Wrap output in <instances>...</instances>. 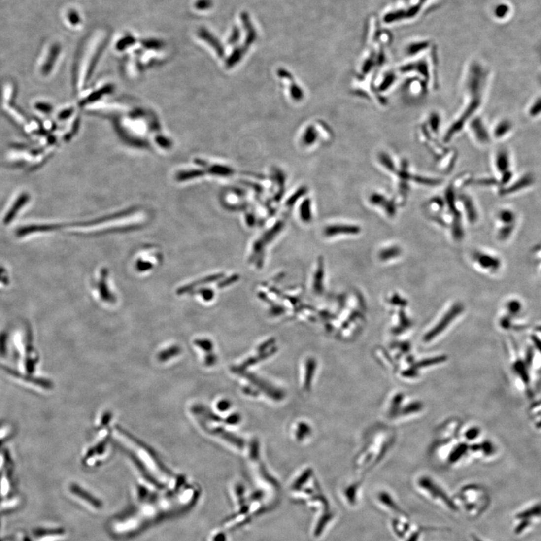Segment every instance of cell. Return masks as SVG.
<instances>
[{
    "label": "cell",
    "instance_id": "obj_1",
    "mask_svg": "<svg viewBox=\"0 0 541 541\" xmlns=\"http://www.w3.org/2000/svg\"><path fill=\"white\" fill-rule=\"evenodd\" d=\"M475 67H476L470 71V74L469 73L467 78H465L466 102L465 104V110L462 112V116L456 119L452 125V128L449 129L446 133V139L450 140L451 137L459 133V130L462 127H465V125L467 124L469 119L472 118L473 115H476V113L482 108L486 101L490 82V75L489 71L484 69L483 67L479 66Z\"/></svg>",
    "mask_w": 541,
    "mask_h": 541
},
{
    "label": "cell",
    "instance_id": "obj_2",
    "mask_svg": "<svg viewBox=\"0 0 541 541\" xmlns=\"http://www.w3.org/2000/svg\"><path fill=\"white\" fill-rule=\"evenodd\" d=\"M186 504V498L177 497L167 499L146 505L127 519L115 522L112 525V530L117 535H126L138 530L149 521L165 513H169L180 509Z\"/></svg>",
    "mask_w": 541,
    "mask_h": 541
},
{
    "label": "cell",
    "instance_id": "obj_3",
    "mask_svg": "<svg viewBox=\"0 0 541 541\" xmlns=\"http://www.w3.org/2000/svg\"><path fill=\"white\" fill-rule=\"evenodd\" d=\"M492 170L496 176L497 184L505 187L518 172L514 157L510 149L501 147L496 149L492 157Z\"/></svg>",
    "mask_w": 541,
    "mask_h": 541
},
{
    "label": "cell",
    "instance_id": "obj_4",
    "mask_svg": "<svg viewBox=\"0 0 541 541\" xmlns=\"http://www.w3.org/2000/svg\"><path fill=\"white\" fill-rule=\"evenodd\" d=\"M516 132V124L510 117H501L495 120L490 127L492 141L504 142L513 136Z\"/></svg>",
    "mask_w": 541,
    "mask_h": 541
},
{
    "label": "cell",
    "instance_id": "obj_5",
    "mask_svg": "<svg viewBox=\"0 0 541 541\" xmlns=\"http://www.w3.org/2000/svg\"><path fill=\"white\" fill-rule=\"evenodd\" d=\"M418 486L422 489L426 495L432 498V500L440 502V503L446 505V507L451 509H456V506L450 499L448 497L446 492L438 486L436 483L429 477H422L418 480Z\"/></svg>",
    "mask_w": 541,
    "mask_h": 541
},
{
    "label": "cell",
    "instance_id": "obj_6",
    "mask_svg": "<svg viewBox=\"0 0 541 541\" xmlns=\"http://www.w3.org/2000/svg\"><path fill=\"white\" fill-rule=\"evenodd\" d=\"M535 177L533 173L531 171L517 172L512 180L505 187H504L505 190H502V192L505 194V193L512 194L521 190L530 188L535 184Z\"/></svg>",
    "mask_w": 541,
    "mask_h": 541
},
{
    "label": "cell",
    "instance_id": "obj_7",
    "mask_svg": "<svg viewBox=\"0 0 541 541\" xmlns=\"http://www.w3.org/2000/svg\"><path fill=\"white\" fill-rule=\"evenodd\" d=\"M472 135L475 142L480 147H486L492 142L490 128L485 124L484 121L479 117H475L471 120Z\"/></svg>",
    "mask_w": 541,
    "mask_h": 541
},
{
    "label": "cell",
    "instance_id": "obj_8",
    "mask_svg": "<svg viewBox=\"0 0 541 541\" xmlns=\"http://www.w3.org/2000/svg\"><path fill=\"white\" fill-rule=\"evenodd\" d=\"M462 310V307L459 304L453 306L452 309L447 311V313L442 317L440 322H439L435 327L432 328L430 332L425 335L424 341L430 342L431 340L436 338L439 335L441 334L443 330L449 326V323H452L455 320V318L457 317Z\"/></svg>",
    "mask_w": 541,
    "mask_h": 541
},
{
    "label": "cell",
    "instance_id": "obj_9",
    "mask_svg": "<svg viewBox=\"0 0 541 541\" xmlns=\"http://www.w3.org/2000/svg\"><path fill=\"white\" fill-rule=\"evenodd\" d=\"M525 116L533 121L541 119V94L534 96L526 104L525 109Z\"/></svg>",
    "mask_w": 541,
    "mask_h": 541
},
{
    "label": "cell",
    "instance_id": "obj_10",
    "mask_svg": "<svg viewBox=\"0 0 541 541\" xmlns=\"http://www.w3.org/2000/svg\"><path fill=\"white\" fill-rule=\"evenodd\" d=\"M360 232L359 227L352 225H333L326 227L324 233L326 236H335L339 234H357Z\"/></svg>",
    "mask_w": 541,
    "mask_h": 541
},
{
    "label": "cell",
    "instance_id": "obj_11",
    "mask_svg": "<svg viewBox=\"0 0 541 541\" xmlns=\"http://www.w3.org/2000/svg\"><path fill=\"white\" fill-rule=\"evenodd\" d=\"M377 499H378L379 502H380L381 505L386 507L388 509L393 510V512L398 513V514L400 515V516H405V513H404L402 509L398 506L397 504L393 500L392 496H391L390 495H389L387 492H380V494H378V495H377Z\"/></svg>",
    "mask_w": 541,
    "mask_h": 541
},
{
    "label": "cell",
    "instance_id": "obj_12",
    "mask_svg": "<svg viewBox=\"0 0 541 541\" xmlns=\"http://www.w3.org/2000/svg\"><path fill=\"white\" fill-rule=\"evenodd\" d=\"M60 51V48L58 44H55V45H54V46L51 48L49 56H48V59H47L46 62L44 64V67H43V74H48L49 71H51L53 65H54L56 60H57V57H58Z\"/></svg>",
    "mask_w": 541,
    "mask_h": 541
},
{
    "label": "cell",
    "instance_id": "obj_13",
    "mask_svg": "<svg viewBox=\"0 0 541 541\" xmlns=\"http://www.w3.org/2000/svg\"><path fill=\"white\" fill-rule=\"evenodd\" d=\"M478 261H479L480 266H483L484 268H495V266H499V261L497 260H495V258H492V257H489L488 255H480L479 258H478Z\"/></svg>",
    "mask_w": 541,
    "mask_h": 541
},
{
    "label": "cell",
    "instance_id": "obj_14",
    "mask_svg": "<svg viewBox=\"0 0 541 541\" xmlns=\"http://www.w3.org/2000/svg\"><path fill=\"white\" fill-rule=\"evenodd\" d=\"M532 516H541V505L532 507L529 508V509L524 511L523 513H519V514L518 515V518L521 519H528V518H529Z\"/></svg>",
    "mask_w": 541,
    "mask_h": 541
},
{
    "label": "cell",
    "instance_id": "obj_15",
    "mask_svg": "<svg viewBox=\"0 0 541 541\" xmlns=\"http://www.w3.org/2000/svg\"><path fill=\"white\" fill-rule=\"evenodd\" d=\"M317 270V274L315 275L314 279V290L320 293L322 290V280L323 279V262L321 260H320V263H319L318 269Z\"/></svg>",
    "mask_w": 541,
    "mask_h": 541
},
{
    "label": "cell",
    "instance_id": "obj_16",
    "mask_svg": "<svg viewBox=\"0 0 541 541\" xmlns=\"http://www.w3.org/2000/svg\"><path fill=\"white\" fill-rule=\"evenodd\" d=\"M300 215L303 221L308 222L311 219V212H310V203L309 200H306L303 203L301 207Z\"/></svg>",
    "mask_w": 541,
    "mask_h": 541
},
{
    "label": "cell",
    "instance_id": "obj_17",
    "mask_svg": "<svg viewBox=\"0 0 541 541\" xmlns=\"http://www.w3.org/2000/svg\"><path fill=\"white\" fill-rule=\"evenodd\" d=\"M230 407H231V403H230V401L225 400V399L219 402L218 405H217L218 410L223 412L227 411V410L230 408Z\"/></svg>",
    "mask_w": 541,
    "mask_h": 541
},
{
    "label": "cell",
    "instance_id": "obj_18",
    "mask_svg": "<svg viewBox=\"0 0 541 541\" xmlns=\"http://www.w3.org/2000/svg\"><path fill=\"white\" fill-rule=\"evenodd\" d=\"M68 20L73 25H76L80 22V17L75 11H70L68 15Z\"/></svg>",
    "mask_w": 541,
    "mask_h": 541
},
{
    "label": "cell",
    "instance_id": "obj_19",
    "mask_svg": "<svg viewBox=\"0 0 541 541\" xmlns=\"http://www.w3.org/2000/svg\"><path fill=\"white\" fill-rule=\"evenodd\" d=\"M133 41H134L133 37H125V38H123L121 41H120V42L118 43V46L117 47H118L119 49H120V48H121V49H124V48H125L126 45L127 46L129 44H132V43L133 42Z\"/></svg>",
    "mask_w": 541,
    "mask_h": 541
},
{
    "label": "cell",
    "instance_id": "obj_20",
    "mask_svg": "<svg viewBox=\"0 0 541 541\" xmlns=\"http://www.w3.org/2000/svg\"><path fill=\"white\" fill-rule=\"evenodd\" d=\"M238 275H236H236H233L232 277H230V278L226 279L224 281L222 282L220 284H219V287L221 288V287H227L229 285L232 284V283H234V282L237 281V280H238Z\"/></svg>",
    "mask_w": 541,
    "mask_h": 541
},
{
    "label": "cell",
    "instance_id": "obj_21",
    "mask_svg": "<svg viewBox=\"0 0 541 541\" xmlns=\"http://www.w3.org/2000/svg\"><path fill=\"white\" fill-rule=\"evenodd\" d=\"M240 416L239 414H232L231 416H229L227 419V423L230 425H236L240 422Z\"/></svg>",
    "mask_w": 541,
    "mask_h": 541
},
{
    "label": "cell",
    "instance_id": "obj_22",
    "mask_svg": "<svg viewBox=\"0 0 541 541\" xmlns=\"http://www.w3.org/2000/svg\"><path fill=\"white\" fill-rule=\"evenodd\" d=\"M198 345H200V347L203 348V350H211V349H212V343L209 340H198Z\"/></svg>",
    "mask_w": 541,
    "mask_h": 541
},
{
    "label": "cell",
    "instance_id": "obj_23",
    "mask_svg": "<svg viewBox=\"0 0 541 541\" xmlns=\"http://www.w3.org/2000/svg\"><path fill=\"white\" fill-rule=\"evenodd\" d=\"M304 190H301L300 191L297 192V193L293 195V197H292L290 199V200L287 202V205H292L295 202L297 201L299 197H302V196L304 194Z\"/></svg>",
    "mask_w": 541,
    "mask_h": 541
},
{
    "label": "cell",
    "instance_id": "obj_24",
    "mask_svg": "<svg viewBox=\"0 0 541 541\" xmlns=\"http://www.w3.org/2000/svg\"><path fill=\"white\" fill-rule=\"evenodd\" d=\"M209 5H210L209 0H200V1L197 2L196 6L199 9H205L207 7H209Z\"/></svg>",
    "mask_w": 541,
    "mask_h": 541
},
{
    "label": "cell",
    "instance_id": "obj_25",
    "mask_svg": "<svg viewBox=\"0 0 541 541\" xmlns=\"http://www.w3.org/2000/svg\"><path fill=\"white\" fill-rule=\"evenodd\" d=\"M35 107H36L37 109L40 110L43 112H48L51 110L49 104H45V103H38Z\"/></svg>",
    "mask_w": 541,
    "mask_h": 541
},
{
    "label": "cell",
    "instance_id": "obj_26",
    "mask_svg": "<svg viewBox=\"0 0 541 541\" xmlns=\"http://www.w3.org/2000/svg\"><path fill=\"white\" fill-rule=\"evenodd\" d=\"M519 307H520V305H519V303H516V302H512V303H509V310H510L511 312L518 311Z\"/></svg>",
    "mask_w": 541,
    "mask_h": 541
},
{
    "label": "cell",
    "instance_id": "obj_27",
    "mask_svg": "<svg viewBox=\"0 0 541 541\" xmlns=\"http://www.w3.org/2000/svg\"><path fill=\"white\" fill-rule=\"evenodd\" d=\"M473 541H482V540H481V541H480V540H479V538H477V537L474 536V535H473Z\"/></svg>",
    "mask_w": 541,
    "mask_h": 541
}]
</instances>
